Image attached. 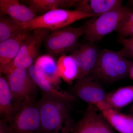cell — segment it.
Masks as SVG:
<instances>
[{
  "instance_id": "cell-1",
  "label": "cell",
  "mask_w": 133,
  "mask_h": 133,
  "mask_svg": "<svg viewBox=\"0 0 133 133\" xmlns=\"http://www.w3.org/2000/svg\"><path fill=\"white\" fill-rule=\"evenodd\" d=\"M72 101L42 93L36 103L40 113L41 133H71L75 125L71 114Z\"/></svg>"
},
{
  "instance_id": "cell-2",
  "label": "cell",
  "mask_w": 133,
  "mask_h": 133,
  "mask_svg": "<svg viewBox=\"0 0 133 133\" xmlns=\"http://www.w3.org/2000/svg\"><path fill=\"white\" fill-rule=\"evenodd\" d=\"M133 63L120 51L104 49L99 51L97 64L91 76L105 83L119 81L128 76Z\"/></svg>"
},
{
  "instance_id": "cell-3",
  "label": "cell",
  "mask_w": 133,
  "mask_h": 133,
  "mask_svg": "<svg viewBox=\"0 0 133 133\" xmlns=\"http://www.w3.org/2000/svg\"><path fill=\"white\" fill-rule=\"evenodd\" d=\"M132 11L131 8L122 5L88 19L83 26L85 40L92 44L101 41L107 35L116 31L127 15Z\"/></svg>"
},
{
  "instance_id": "cell-4",
  "label": "cell",
  "mask_w": 133,
  "mask_h": 133,
  "mask_svg": "<svg viewBox=\"0 0 133 133\" xmlns=\"http://www.w3.org/2000/svg\"><path fill=\"white\" fill-rule=\"evenodd\" d=\"M7 75L12 93L14 114L25 106L35 103L38 87L29 73L28 69L19 67Z\"/></svg>"
},
{
  "instance_id": "cell-5",
  "label": "cell",
  "mask_w": 133,
  "mask_h": 133,
  "mask_svg": "<svg viewBox=\"0 0 133 133\" xmlns=\"http://www.w3.org/2000/svg\"><path fill=\"white\" fill-rule=\"evenodd\" d=\"M96 16L75 10L57 9L37 16L31 21L21 23L23 30L31 31L37 29L50 30L67 27L75 22Z\"/></svg>"
},
{
  "instance_id": "cell-6",
  "label": "cell",
  "mask_w": 133,
  "mask_h": 133,
  "mask_svg": "<svg viewBox=\"0 0 133 133\" xmlns=\"http://www.w3.org/2000/svg\"><path fill=\"white\" fill-rule=\"evenodd\" d=\"M31 31L23 41L14 60L9 65L0 70L1 74L7 75L19 67L28 69L35 64L36 59L39 56L41 45L51 30L37 29Z\"/></svg>"
},
{
  "instance_id": "cell-7",
  "label": "cell",
  "mask_w": 133,
  "mask_h": 133,
  "mask_svg": "<svg viewBox=\"0 0 133 133\" xmlns=\"http://www.w3.org/2000/svg\"><path fill=\"white\" fill-rule=\"evenodd\" d=\"M84 35L83 26H67L51 30L44 41V47L48 55L53 57H60L72 50L79 38Z\"/></svg>"
},
{
  "instance_id": "cell-8",
  "label": "cell",
  "mask_w": 133,
  "mask_h": 133,
  "mask_svg": "<svg viewBox=\"0 0 133 133\" xmlns=\"http://www.w3.org/2000/svg\"><path fill=\"white\" fill-rule=\"evenodd\" d=\"M10 133H41L40 113L36 103L27 105L14 114Z\"/></svg>"
},
{
  "instance_id": "cell-9",
  "label": "cell",
  "mask_w": 133,
  "mask_h": 133,
  "mask_svg": "<svg viewBox=\"0 0 133 133\" xmlns=\"http://www.w3.org/2000/svg\"><path fill=\"white\" fill-rule=\"evenodd\" d=\"M71 133H114L112 128L95 105H88Z\"/></svg>"
},
{
  "instance_id": "cell-10",
  "label": "cell",
  "mask_w": 133,
  "mask_h": 133,
  "mask_svg": "<svg viewBox=\"0 0 133 133\" xmlns=\"http://www.w3.org/2000/svg\"><path fill=\"white\" fill-rule=\"evenodd\" d=\"M72 95L88 105H95L104 100L107 93L99 82L91 76L76 81L72 88Z\"/></svg>"
},
{
  "instance_id": "cell-11",
  "label": "cell",
  "mask_w": 133,
  "mask_h": 133,
  "mask_svg": "<svg viewBox=\"0 0 133 133\" xmlns=\"http://www.w3.org/2000/svg\"><path fill=\"white\" fill-rule=\"evenodd\" d=\"M99 51L94 44L88 42L83 44L78 49L71 53L78 69V74L76 81L91 76L97 62Z\"/></svg>"
},
{
  "instance_id": "cell-12",
  "label": "cell",
  "mask_w": 133,
  "mask_h": 133,
  "mask_svg": "<svg viewBox=\"0 0 133 133\" xmlns=\"http://www.w3.org/2000/svg\"><path fill=\"white\" fill-rule=\"evenodd\" d=\"M132 103L133 86H127L107 94L104 100L96 107L100 111L109 109L119 111Z\"/></svg>"
},
{
  "instance_id": "cell-13",
  "label": "cell",
  "mask_w": 133,
  "mask_h": 133,
  "mask_svg": "<svg viewBox=\"0 0 133 133\" xmlns=\"http://www.w3.org/2000/svg\"><path fill=\"white\" fill-rule=\"evenodd\" d=\"M0 13L22 23L31 21L37 16L32 8L17 0H0Z\"/></svg>"
},
{
  "instance_id": "cell-14",
  "label": "cell",
  "mask_w": 133,
  "mask_h": 133,
  "mask_svg": "<svg viewBox=\"0 0 133 133\" xmlns=\"http://www.w3.org/2000/svg\"><path fill=\"white\" fill-rule=\"evenodd\" d=\"M30 31L24 30L16 36L0 42V70L9 65L14 60Z\"/></svg>"
},
{
  "instance_id": "cell-15",
  "label": "cell",
  "mask_w": 133,
  "mask_h": 133,
  "mask_svg": "<svg viewBox=\"0 0 133 133\" xmlns=\"http://www.w3.org/2000/svg\"><path fill=\"white\" fill-rule=\"evenodd\" d=\"M29 73L42 93L52 97L74 101L76 98L71 94L65 91H59L50 83L41 73L40 70L34 64L28 69Z\"/></svg>"
},
{
  "instance_id": "cell-16",
  "label": "cell",
  "mask_w": 133,
  "mask_h": 133,
  "mask_svg": "<svg viewBox=\"0 0 133 133\" xmlns=\"http://www.w3.org/2000/svg\"><path fill=\"white\" fill-rule=\"evenodd\" d=\"M121 0H78L75 10L89 14L100 15L121 6Z\"/></svg>"
},
{
  "instance_id": "cell-17",
  "label": "cell",
  "mask_w": 133,
  "mask_h": 133,
  "mask_svg": "<svg viewBox=\"0 0 133 133\" xmlns=\"http://www.w3.org/2000/svg\"><path fill=\"white\" fill-rule=\"evenodd\" d=\"M101 113L113 128L120 133H133V115H127L112 109Z\"/></svg>"
},
{
  "instance_id": "cell-18",
  "label": "cell",
  "mask_w": 133,
  "mask_h": 133,
  "mask_svg": "<svg viewBox=\"0 0 133 133\" xmlns=\"http://www.w3.org/2000/svg\"><path fill=\"white\" fill-rule=\"evenodd\" d=\"M35 64L44 78L59 89L61 78L58 71L57 62L54 57L48 54L39 56L36 59Z\"/></svg>"
},
{
  "instance_id": "cell-19",
  "label": "cell",
  "mask_w": 133,
  "mask_h": 133,
  "mask_svg": "<svg viewBox=\"0 0 133 133\" xmlns=\"http://www.w3.org/2000/svg\"><path fill=\"white\" fill-rule=\"evenodd\" d=\"M14 115L12 93L7 79L0 77V116L1 119L10 124Z\"/></svg>"
},
{
  "instance_id": "cell-20",
  "label": "cell",
  "mask_w": 133,
  "mask_h": 133,
  "mask_svg": "<svg viewBox=\"0 0 133 133\" xmlns=\"http://www.w3.org/2000/svg\"><path fill=\"white\" fill-rule=\"evenodd\" d=\"M78 0H28L25 2L41 15L57 9H68L74 7Z\"/></svg>"
},
{
  "instance_id": "cell-21",
  "label": "cell",
  "mask_w": 133,
  "mask_h": 133,
  "mask_svg": "<svg viewBox=\"0 0 133 133\" xmlns=\"http://www.w3.org/2000/svg\"><path fill=\"white\" fill-rule=\"evenodd\" d=\"M58 71L61 79L69 85L76 80L78 69L74 58L71 55H64L59 57L57 61Z\"/></svg>"
},
{
  "instance_id": "cell-22",
  "label": "cell",
  "mask_w": 133,
  "mask_h": 133,
  "mask_svg": "<svg viewBox=\"0 0 133 133\" xmlns=\"http://www.w3.org/2000/svg\"><path fill=\"white\" fill-rule=\"evenodd\" d=\"M21 23L6 15H0V42L16 36L24 30Z\"/></svg>"
},
{
  "instance_id": "cell-23",
  "label": "cell",
  "mask_w": 133,
  "mask_h": 133,
  "mask_svg": "<svg viewBox=\"0 0 133 133\" xmlns=\"http://www.w3.org/2000/svg\"><path fill=\"white\" fill-rule=\"evenodd\" d=\"M119 42L123 46L120 50L121 53L127 58L133 60V37L127 38L120 37Z\"/></svg>"
},
{
  "instance_id": "cell-24",
  "label": "cell",
  "mask_w": 133,
  "mask_h": 133,
  "mask_svg": "<svg viewBox=\"0 0 133 133\" xmlns=\"http://www.w3.org/2000/svg\"><path fill=\"white\" fill-rule=\"evenodd\" d=\"M119 37L127 38L133 37V24L123 28L118 29L115 31Z\"/></svg>"
},
{
  "instance_id": "cell-25",
  "label": "cell",
  "mask_w": 133,
  "mask_h": 133,
  "mask_svg": "<svg viewBox=\"0 0 133 133\" xmlns=\"http://www.w3.org/2000/svg\"><path fill=\"white\" fill-rule=\"evenodd\" d=\"M132 24H133V10L131 11L127 15L117 29L123 28Z\"/></svg>"
},
{
  "instance_id": "cell-26",
  "label": "cell",
  "mask_w": 133,
  "mask_h": 133,
  "mask_svg": "<svg viewBox=\"0 0 133 133\" xmlns=\"http://www.w3.org/2000/svg\"><path fill=\"white\" fill-rule=\"evenodd\" d=\"M0 133H10L9 124L3 120H0Z\"/></svg>"
},
{
  "instance_id": "cell-27",
  "label": "cell",
  "mask_w": 133,
  "mask_h": 133,
  "mask_svg": "<svg viewBox=\"0 0 133 133\" xmlns=\"http://www.w3.org/2000/svg\"><path fill=\"white\" fill-rule=\"evenodd\" d=\"M128 76H129L130 79L133 81V63L130 68Z\"/></svg>"
},
{
  "instance_id": "cell-28",
  "label": "cell",
  "mask_w": 133,
  "mask_h": 133,
  "mask_svg": "<svg viewBox=\"0 0 133 133\" xmlns=\"http://www.w3.org/2000/svg\"><path fill=\"white\" fill-rule=\"evenodd\" d=\"M130 111L132 114H131L133 115V103L130 108Z\"/></svg>"
},
{
  "instance_id": "cell-29",
  "label": "cell",
  "mask_w": 133,
  "mask_h": 133,
  "mask_svg": "<svg viewBox=\"0 0 133 133\" xmlns=\"http://www.w3.org/2000/svg\"><path fill=\"white\" fill-rule=\"evenodd\" d=\"M129 3L130 5L133 7V0H131V1H129Z\"/></svg>"
},
{
  "instance_id": "cell-30",
  "label": "cell",
  "mask_w": 133,
  "mask_h": 133,
  "mask_svg": "<svg viewBox=\"0 0 133 133\" xmlns=\"http://www.w3.org/2000/svg\"></svg>"
}]
</instances>
